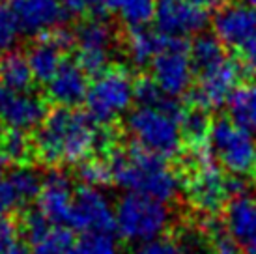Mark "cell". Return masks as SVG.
Listing matches in <instances>:
<instances>
[{
  "instance_id": "obj_1",
  "label": "cell",
  "mask_w": 256,
  "mask_h": 254,
  "mask_svg": "<svg viewBox=\"0 0 256 254\" xmlns=\"http://www.w3.org/2000/svg\"><path fill=\"white\" fill-rule=\"evenodd\" d=\"M98 138L100 127L88 114L58 106L38 127L34 152L40 161L50 166L80 164L98 150Z\"/></svg>"
},
{
  "instance_id": "obj_2",
  "label": "cell",
  "mask_w": 256,
  "mask_h": 254,
  "mask_svg": "<svg viewBox=\"0 0 256 254\" xmlns=\"http://www.w3.org/2000/svg\"><path fill=\"white\" fill-rule=\"evenodd\" d=\"M110 182L128 192L144 194L159 202H170L180 190V176L164 159L152 156L138 146L114 150L107 159Z\"/></svg>"
},
{
  "instance_id": "obj_3",
  "label": "cell",
  "mask_w": 256,
  "mask_h": 254,
  "mask_svg": "<svg viewBox=\"0 0 256 254\" xmlns=\"http://www.w3.org/2000/svg\"><path fill=\"white\" fill-rule=\"evenodd\" d=\"M182 106L170 99L164 106H135L126 118V129L135 146L152 156L168 159L182 148Z\"/></svg>"
},
{
  "instance_id": "obj_4",
  "label": "cell",
  "mask_w": 256,
  "mask_h": 254,
  "mask_svg": "<svg viewBox=\"0 0 256 254\" xmlns=\"http://www.w3.org/2000/svg\"><path fill=\"white\" fill-rule=\"evenodd\" d=\"M114 217L122 240L138 245L163 238L170 222V212L166 204L136 192H126L118 200Z\"/></svg>"
},
{
  "instance_id": "obj_5",
  "label": "cell",
  "mask_w": 256,
  "mask_h": 254,
  "mask_svg": "<svg viewBox=\"0 0 256 254\" xmlns=\"http://www.w3.org/2000/svg\"><path fill=\"white\" fill-rule=\"evenodd\" d=\"M135 101V82L128 71L107 70L94 78L86 96V114L98 127L122 118Z\"/></svg>"
},
{
  "instance_id": "obj_6",
  "label": "cell",
  "mask_w": 256,
  "mask_h": 254,
  "mask_svg": "<svg viewBox=\"0 0 256 254\" xmlns=\"http://www.w3.org/2000/svg\"><path fill=\"white\" fill-rule=\"evenodd\" d=\"M208 142L214 159L232 176H243L256 170L254 134L234 124L230 118H219L212 124Z\"/></svg>"
},
{
  "instance_id": "obj_7",
  "label": "cell",
  "mask_w": 256,
  "mask_h": 254,
  "mask_svg": "<svg viewBox=\"0 0 256 254\" xmlns=\"http://www.w3.org/2000/svg\"><path fill=\"white\" fill-rule=\"evenodd\" d=\"M214 30L224 47L238 52L243 68L256 73V8L247 4L222 6L214 17Z\"/></svg>"
},
{
  "instance_id": "obj_8",
  "label": "cell",
  "mask_w": 256,
  "mask_h": 254,
  "mask_svg": "<svg viewBox=\"0 0 256 254\" xmlns=\"http://www.w3.org/2000/svg\"><path fill=\"white\" fill-rule=\"evenodd\" d=\"M73 40L77 45V64L86 75L98 77L107 71L116 43V32L105 17L94 15L82 21L75 28Z\"/></svg>"
},
{
  "instance_id": "obj_9",
  "label": "cell",
  "mask_w": 256,
  "mask_h": 254,
  "mask_svg": "<svg viewBox=\"0 0 256 254\" xmlns=\"http://www.w3.org/2000/svg\"><path fill=\"white\" fill-rule=\"evenodd\" d=\"M152 75L166 98L176 99L189 92L194 80L189 45L184 40H166L161 52L152 62Z\"/></svg>"
},
{
  "instance_id": "obj_10",
  "label": "cell",
  "mask_w": 256,
  "mask_h": 254,
  "mask_svg": "<svg viewBox=\"0 0 256 254\" xmlns=\"http://www.w3.org/2000/svg\"><path fill=\"white\" fill-rule=\"evenodd\" d=\"M196 75H198L196 86L191 92L192 105L208 112L228 103L232 94L240 88L238 84L242 80L243 66L226 56L222 62L198 71Z\"/></svg>"
},
{
  "instance_id": "obj_11",
  "label": "cell",
  "mask_w": 256,
  "mask_h": 254,
  "mask_svg": "<svg viewBox=\"0 0 256 254\" xmlns=\"http://www.w3.org/2000/svg\"><path fill=\"white\" fill-rule=\"evenodd\" d=\"M68 228L82 234L112 232L116 228V217L110 200L98 187L82 185L73 194L72 213Z\"/></svg>"
},
{
  "instance_id": "obj_12",
  "label": "cell",
  "mask_w": 256,
  "mask_h": 254,
  "mask_svg": "<svg viewBox=\"0 0 256 254\" xmlns=\"http://www.w3.org/2000/svg\"><path fill=\"white\" fill-rule=\"evenodd\" d=\"M154 22L157 32L166 40H184L206 28L210 15L189 0H157Z\"/></svg>"
},
{
  "instance_id": "obj_13",
  "label": "cell",
  "mask_w": 256,
  "mask_h": 254,
  "mask_svg": "<svg viewBox=\"0 0 256 254\" xmlns=\"http://www.w3.org/2000/svg\"><path fill=\"white\" fill-rule=\"evenodd\" d=\"M10 8L21 34L26 36L52 34L70 17L60 0H12Z\"/></svg>"
},
{
  "instance_id": "obj_14",
  "label": "cell",
  "mask_w": 256,
  "mask_h": 254,
  "mask_svg": "<svg viewBox=\"0 0 256 254\" xmlns=\"http://www.w3.org/2000/svg\"><path fill=\"white\" fill-rule=\"evenodd\" d=\"M47 118V105L30 92H12L0 84V124L8 129L28 133Z\"/></svg>"
},
{
  "instance_id": "obj_15",
  "label": "cell",
  "mask_w": 256,
  "mask_h": 254,
  "mask_svg": "<svg viewBox=\"0 0 256 254\" xmlns=\"http://www.w3.org/2000/svg\"><path fill=\"white\" fill-rule=\"evenodd\" d=\"M72 180L62 170H49L43 176L42 192L38 196V210L54 226H68L73 204Z\"/></svg>"
},
{
  "instance_id": "obj_16",
  "label": "cell",
  "mask_w": 256,
  "mask_h": 254,
  "mask_svg": "<svg viewBox=\"0 0 256 254\" xmlns=\"http://www.w3.org/2000/svg\"><path fill=\"white\" fill-rule=\"evenodd\" d=\"M88 75L77 62H64L56 71V75L47 82V96L52 103L62 108L84 103L88 96Z\"/></svg>"
},
{
  "instance_id": "obj_17",
  "label": "cell",
  "mask_w": 256,
  "mask_h": 254,
  "mask_svg": "<svg viewBox=\"0 0 256 254\" xmlns=\"http://www.w3.org/2000/svg\"><path fill=\"white\" fill-rule=\"evenodd\" d=\"M224 230L238 245L247 247L256 238V198L247 194L228 200L224 208Z\"/></svg>"
},
{
  "instance_id": "obj_18",
  "label": "cell",
  "mask_w": 256,
  "mask_h": 254,
  "mask_svg": "<svg viewBox=\"0 0 256 254\" xmlns=\"http://www.w3.org/2000/svg\"><path fill=\"white\" fill-rule=\"evenodd\" d=\"M64 50L66 49L54 40L52 34L43 36L38 42L32 43L26 52V60H28L34 80L47 84L50 78L56 75L60 66L66 62Z\"/></svg>"
},
{
  "instance_id": "obj_19",
  "label": "cell",
  "mask_w": 256,
  "mask_h": 254,
  "mask_svg": "<svg viewBox=\"0 0 256 254\" xmlns=\"http://www.w3.org/2000/svg\"><path fill=\"white\" fill-rule=\"evenodd\" d=\"M164 43H166V38H163L157 30H131L126 42V52H128L129 62L136 68L148 66L156 60V56L164 47Z\"/></svg>"
},
{
  "instance_id": "obj_20",
  "label": "cell",
  "mask_w": 256,
  "mask_h": 254,
  "mask_svg": "<svg viewBox=\"0 0 256 254\" xmlns=\"http://www.w3.org/2000/svg\"><path fill=\"white\" fill-rule=\"evenodd\" d=\"M34 82L26 54L12 50L0 56V84L12 92H28Z\"/></svg>"
},
{
  "instance_id": "obj_21",
  "label": "cell",
  "mask_w": 256,
  "mask_h": 254,
  "mask_svg": "<svg viewBox=\"0 0 256 254\" xmlns=\"http://www.w3.org/2000/svg\"><path fill=\"white\" fill-rule=\"evenodd\" d=\"M230 120L249 133H256V82L240 86L228 99Z\"/></svg>"
},
{
  "instance_id": "obj_22",
  "label": "cell",
  "mask_w": 256,
  "mask_h": 254,
  "mask_svg": "<svg viewBox=\"0 0 256 254\" xmlns=\"http://www.w3.org/2000/svg\"><path fill=\"white\" fill-rule=\"evenodd\" d=\"M34 152V144L28 133L8 129L0 134V166H19L26 164L30 154Z\"/></svg>"
},
{
  "instance_id": "obj_23",
  "label": "cell",
  "mask_w": 256,
  "mask_h": 254,
  "mask_svg": "<svg viewBox=\"0 0 256 254\" xmlns=\"http://www.w3.org/2000/svg\"><path fill=\"white\" fill-rule=\"evenodd\" d=\"M189 54H191V62L194 68V73L204 71L212 68L215 64L222 62L226 58L224 52V45L217 40V36L212 34H198L192 43L189 45Z\"/></svg>"
},
{
  "instance_id": "obj_24",
  "label": "cell",
  "mask_w": 256,
  "mask_h": 254,
  "mask_svg": "<svg viewBox=\"0 0 256 254\" xmlns=\"http://www.w3.org/2000/svg\"><path fill=\"white\" fill-rule=\"evenodd\" d=\"M8 176L14 185V190L19 198L21 208L38 200L40 192H42L43 178L34 166H30V164L12 166V168H8Z\"/></svg>"
},
{
  "instance_id": "obj_25",
  "label": "cell",
  "mask_w": 256,
  "mask_h": 254,
  "mask_svg": "<svg viewBox=\"0 0 256 254\" xmlns=\"http://www.w3.org/2000/svg\"><path fill=\"white\" fill-rule=\"evenodd\" d=\"M157 0H120L116 12L120 21L129 30L146 28V24L154 21L156 17Z\"/></svg>"
},
{
  "instance_id": "obj_26",
  "label": "cell",
  "mask_w": 256,
  "mask_h": 254,
  "mask_svg": "<svg viewBox=\"0 0 256 254\" xmlns=\"http://www.w3.org/2000/svg\"><path fill=\"white\" fill-rule=\"evenodd\" d=\"M212 124L214 122H210V116H208L206 110L194 106L191 110L184 112L182 134H184L185 140L191 144V148L206 146V140L210 138V131H212Z\"/></svg>"
},
{
  "instance_id": "obj_27",
  "label": "cell",
  "mask_w": 256,
  "mask_h": 254,
  "mask_svg": "<svg viewBox=\"0 0 256 254\" xmlns=\"http://www.w3.org/2000/svg\"><path fill=\"white\" fill-rule=\"evenodd\" d=\"M75 238H73L72 228L68 226H52L49 232L43 236L42 240L34 245V254H70Z\"/></svg>"
},
{
  "instance_id": "obj_28",
  "label": "cell",
  "mask_w": 256,
  "mask_h": 254,
  "mask_svg": "<svg viewBox=\"0 0 256 254\" xmlns=\"http://www.w3.org/2000/svg\"><path fill=\"white\" fill-rule=\"evenodd\" d=\"M70 254H120V247L112 232L82 234Z\"/></svg>"
},
{
  "instance_id": "obj_29",
  "label": "cell",
  "mask_w": 256,
  "mask_h": 254,
  "mask_svg": "<svg viewBox=\"0 0 256 254\" xmlns=\"http://www.w3.org/2000/svg\"><path fill=\"white\" fill-rule=\"evenodd\" d=\"M176 241H178L182 254H215L214 243L202 228L182 230Z\"/></svg>"
},
{
  "instance_id": "obj_30",
  "label": "cell",
  "mask_w": 256,
  "mask_h": 254,
  "mask_svg": "<svg viewBox=\"0 0 256 254\" xmlns=\"http://www.w3.org/2000/svg\"><path fill=\"white\" fill-rule=\"evenodd\" d=\"M19 36H21V30L15 22L12 8L4 2H0V56L12 52Z\"/></svg>"
},
{
  "instance_id": "obj_31",
  "label": "cell",
  "mask_w": 256,
  "mask_h": 254,
  "mask_svg": "<svg viewBox=\"0 0 256 254\" xmlns=\"http://www.w3.org/2000/svg\"><path fill=\"white\" fill-rule=\"evenodd\" d=\"M0 254H34L19 240V228L10 219H0Z\"/></svg>"
},
{
  "instance_id": "obj_32",
  "label": "cell",
  "mask_w": 256,
  "mask_h": 254,
  "mask_svg": "<svg viewBox=\"0 0 256 254\" xmlns=\"http://www.w3.org/2000/svg\"><path fill=\"white\" fill-rule=\"evenodd\" d=\"M77 174L88 187H98L100 189V185L110 182V170H108L107 161H98V159L88 161L86 159L84 162L78 164Z\"/></svg>"
},
{
  "instance_id": "obj_33",
  "label": "cell",
  "mask_w": 256,
  "mask_h": 254,
  "mask_svg": "<svg viewBox=\"0 0 256 254\" xmlns=\"http://www.w3.org/2000/svg\"><path fill=\"white\" fill-rule=\"evenodd\" d=\"M135 99L138 101V106H164L170 101V98L159 90L154 78H140L135 82Z\"/></svg>"
},
{
  "instance_id": "obj_34",
  "label": "cell",
  "mask_w": 256,
  "mask_h": 254,
  "mask_svg": "<svg viewBox=\"0 0 256 254\" xmlns=\"http://www.w3.org/2000/svg\"><path fill=\"white\" fill-rule=\"evenodd\" d=\"M17 208H21V204H19V198L15 194L14 185L10 182L8 168L0 166V219H6Z\"/></svg>"
},
{
  "instance_id": "obj_35",
  "label": "cell",
  "mask_w": 256,
  "mask_h": 254,
  "mask_svg": "<svg viewBox=\"0 0 256 254\" xmlns=\"http://www.w3.org/2000/svg\"><path fill=\"white\" fill-rule=\"evenodd\" d=\"M133 254H182L178 241L170 238H157V240L138 245Z\"/></svg>"
},
{
  "instance_id": "obj_36",
  "label": "cell",
  "mask_w": 256,
  "mask_h": 254,
  "mask_svg": "<svg viewBox=\"0 0 256 254\" xmlns=\"http://www.w3.org/2000/svg\"><path fill=\"white\" fill-rule=\"evenodd\" d=\"M68 14H86L88 10H96L94 0H60Z\"/></svg>"
},
{
  "instance_id": "obj_37",
  "label": "cell",
  "mask_w": 256,
  "mask_h": 254,
  "mask_svg": "<svg viewBox=\"0 0 256 254\" xmlns=\"http://www.w3.org/2000/svg\"><path fill=\"white\" fill-rule=\"evenodd\" d=\"M192 6H196L202 12H210V10H217V8H222L224 0H189Z\"/></svg>"
},
{
  "instance_id": "obj_38",
  "label": "cell",
  "mask_w": 256,
  "mask_h": 254,
  "mask_svg": "<svg viewBox=\"0 0 256 254\" xmlns=\"http://www.w3.org/2000/svg\"><path fill=\"white\" fill-rule=\"evenodd\" d=\"M96 2V10H116L120 0H94Z\"/></svg>"
},
{
  "instance_id": "obj_39",
  "label": "cell",
  "mask_w": 256,
  "mask_h": 254,
  "mask_svg": "<svg viewBox=\"0 0 256 254\" xmlns=\"http://www.w3.org/2000/svg\"><path fill=\"white\" fill-rule=\"evenodd\" d=\"M245 254H256V238L245 247Z\"/></svg>"
},
{
  "instance_id": "obj_40",
  "label": "cell",
  "mask_w": 256,
  "mask_h": 254,
  "mask_svg": "<svg viewBox=\"0 0 256 254\" xmlns=\"http://www.w3.org/2000/svg\"><path fill=\"white\" fill-rule=\"evenodd\" d=\"M242 4H247L250 8H256V0H242Z\"/></svg>"
}]
</instances>
